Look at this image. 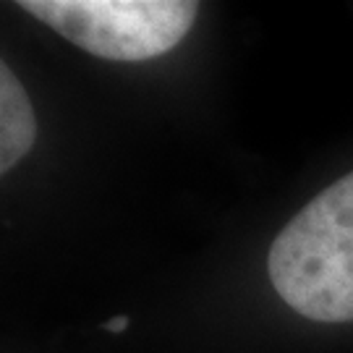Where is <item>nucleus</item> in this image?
<instances>
[{
    "label": "nucleus",
    "mask_w": 353,
    "mask_h": 353,
    "mask_svg": "<svg viewBox=\"0 0 353 353\" xmlns=\"http://www.w3.org/2000/svg\"><path fill=\"white\" fill-rule=\"evenodd\" d=\"M267 275L283 303L306 319L353 322V173L314 196L280 230Z\"/></svg>",
    "instance_id": "nucleus-1"
},
{
    "label": "nucleus",
    "mask_w": 353,
    "mask_h": 353,
    "mask_svg": "<svg viewBox=\"0 0 353 353\" xmlns=\"http://www.w3.org/2000/svg\"><path fill=\"white\" fill-rule=\"evenodd\" d=\"M19 8L105 61H150L189 34L191 0H24Z\"/></svg>",
    "instance_id": "nucleus-2"
},
{
    "label": "nucleus",
    "mask_w": 353,
    "mask_h": 353,
    "mask_svg": "<svg viewBox=\"0 0 353 353\" xmlns=\"http://www.w3.org/2000/svg\"><path fill=\"white\" fill-rule=\"evenodd\" d=\"M37 123L21 81L8 65H0V170L8 173L32 150Z\"/></svg>",
    "instance_id": "nucleus-3"
},
{
    "label": "nucleus",
    "mask_w": 353,
    "mask_h": 353,
    "mask_svg": "<svg viewBox=\"0 0 353 353\" xmlns=\"http://www.w3.org/2000/svg\"><path fill=\"white\" fill-rule=\"evenodd\" d=\"M126 327H128V316L126 314L113 316V319H108V322H105V330H108V332H123Z\"/></svg>",
    "instance_id": "nucleus-4"
}]
</instances>
